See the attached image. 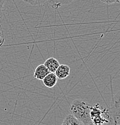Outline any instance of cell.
<instances>
[{
    "mask_svg": "<svg viewBox=\"0 0 120 125\" xmlns=\"http://www.w3.org/2000/svg\"><path fill=\"white\" fill-rule=\"evenodd\" d=\"M92 125V123H91V124H90V125Z\"/></svg>",
    "mask_w": 120,
    "mask_h": 125,
    "instance_id": "cell-13",
    "label": "cell"
},
{
    "mask_svg": "<svg viewBox=\"0 0 120 125\" xmlns=\"http://www.w3.org/2000/svg\"><path fill=\"white\" fill-rule=\"evenodd\" d=\"M90 115L93 125H115L117 123V120L114 119L111 111L99 104L91 106Z\"/></svg>",
    "mask_w": 120,
    "mask_h": 125,
    "instance_id": "cell-1",
    "label": "cell"
},
{
    "mask_svg": "<svg viewBox=\"0 0 120 125\" xmlns=\"http://www.w3.org/2000/svg\"><path fill=\"white\" fill-rule=\"evenodd\" d=\"M4 40V31L3 30H2V27L0 25V47L2 46V45H3Z\"/></svg>",
    "mask_w": 120,
    "mask_h": 125,
    "instance_id": "cell-10",
    "label": "cell"
},
{
    "mask_svg": "<svg viewBox=\"0 0 120 125\" xmlns=\"http://www.w3.org/2000/svg\"><path fill=\"white\" fill-rule=\"evenodd\" d=\"M74 0H47V2L53 8L58 9L62 6H65L71 4Z\"/></svg>",
    "mask_w": 120,
    "mask_h": 125,
    "instance_id": "cell-7",
    "label": "cell"
},
{
    "mask_svg": "<svg viewBox=\"0 0 120 125\" xmlns=\"http://www.w3.org/2000/svg\"><path fill=\"white\" fill-rule=\"evenodd\" d=\"M91 105L81 99H75L72 102L70 107L71 114L78 120L85 125L91 123L90 118Z\"/></svg>",
    "mask_w": 120,
    "mask_h": 125,
    "instance_id": "cell-2",
    "label": "cell"
},
{
    "mask_svg": "<svg viewBox=\"0 0 120 125\" xmlns=\"http://www.w3.org/2000/svg\"><path fill=\"white\" fill-rule=\"evenodd\" d=\"M58 78L55 73H49L43 79V84L47 88H53L56 85Z\"/></svg>",
    "mask_w": 120,
    "mask_h": 125,
    "instance_id": "cell-6",
    "label": "cell"
},
{
    "mask_svg": "<svg viewBox=\"0 0 120 125\" xmlns=\"http://www.w3.org/2000/svg\"><path fill=\"white\" fill-rule=\"evenodd\" d=\"M55 73L58 79H65L70 74V67L68 65L60 64Z\"/></svg>",
    "mask_w": 120,
    "mask_h": 125,
    "instance_id": "cell-4",
    "label": "cell"
},
{
    "mask_svg": "<svg viewBox=\"0 0 120 125\" xmlns=\"http://www.w3.org/2000/svg\"><path fill=\"white\" fill-rule=\"evenodd\" d=\"M6 1H7V0H0V15H1V13L3 9L4 6Z\"/></svg>",
    "mask_w": 120,
    "mask_h": 125,
    "instance_id": "cell-12",
    "label": "cell"
},
{
    "mask_svg": "<svg viewBox=\"0 0 120 125\" xmlns=\"http://www.w3.org/2000/svg\"><path fill=\"white\" fill-rule=\"evenodd\" d=\"M48 70L47 69V67L42 64H40L36 67L35 70H34V73H33V76L38 80L42 81L47 75L49 73Z\"/></svg>",
    "mask_w": 120,
    "mask_h": 125,
    "instance_id": "cell-3",
    "label": "cell"
},
{
    "mask_svg": "<svg viewBox=\"0 0 120 125\" xmlns=\"http://www.w3.org/2000/svg\"><path fill=\"white\" fill-rule=\"evenodd\" d=\"M44 65L47 67L50 73H55L56 70L60 66V62L56 58L54 57H50L46 60Z\"/></svg>",
    "mask_w": 120,
    "mask_h": 125,
    "instance_id": "cell-5",
    "label": "cell"
},
{
    "mask_svg": "<svg viewBox=\"0 0 120 125\" xmlns=\"http://www.w3.org/2000/svg\"><path fill=\"white\" fill-rule=\"evenodd\" d=\"M22 1L32 6H40V5L44 4L47 0H22Z\"/></svg>",
    "mask_w": 120,
    "mask_h": 125,
    "instance_id": "cell-9",
    "label": "cell"
},
{
    "mask_svg": "<svg viewBox=\"0 0 120 125\" xmlns=\"http://www.w3.org/2000/svg\"><path fill=\"white\" fill-rule=\"evenodd\" d=\"M100 1L108 5H110L114 3H119L120 2V0H100Z\"/></svg>",
    "mask_w": 120,
    "mask_h": 125,
    "instance_id": "cell-11",
    "label": "cell"
},
{
    "mask_svg": "<svg viewBox=\"0 0 120 125\" xmlns=\"http://www.w3.org/2000/svg\"><path fill=\"white\" fill-rule=\"evenodd\" d=\"M62 125H85L75 118L72 114H69L64 119Z\"/></svg>",
    "mask_w": 120,
    "mask_h": 125,
    "instance_id": "cell-8",
    "label": "cell"
}]
</instances>
